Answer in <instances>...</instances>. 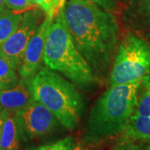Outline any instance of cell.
<instances>
[{"mask_svg": "<svg viewBox=\"0 0 150 150\" xmlns=\"http://www.w3.org/2000/svg\"><path fill=\"white\" fill-rule=\"evenodd\" d=\"M61 8L76 48L93 70L104 73L118 46L116 18L87 0H68Z\"/></svg>", "mask_w": 150, "mask_h": 150, "instance_id": "6da1fadb", "label": "cell"}, {"mask_svg": "<svg viewBox=\"0 0 150 150\" xmlns=\"http://www.w3.org/2000/svg\"><path fill=\"white\" fill-rule=\"evenodd\" d=\"M140 83L110 87L93 106L85 127L83 142L97 144L122 134L138 104Z\"/></svg>", "mask_w": 150, "mask_h": 150, "instance_id": "7a4b0ae2", "label": "cell"}, {"mask_svg": "<svg viewBox=\"0 0 150 150\" xmlns=\"http://www.w3.org/2000/svg\"><path fill=\"white\" fill-rule=\"evenodd\" d=\"M61 8L47 36L43 52L44 64L81 88L89 87L95 82L93 70L76 48Z\"/></svg>", "mask_w": 150, "mask_h": 150, "instance_id": "3957f363", "label": "cell"}, {"mask_svg": "<svg viewBox=\"0 0 150 150\" xmlns=\"http://www.w3.org/2000/svg\"><path fill=\"white\" fill-rule=\"evenodd\" d=\"M33 98L48 108L69 130L80 120L83 100L75 86L54 70L43 67L31 79Z\"/></svg>", "mask_w": 150, "mask_h": 150, "instance_id": "277c9868", "label": "cell"}, {"mask_svg": "<svg viewBox=\"0 0 150 150\" xmlns=\"http://www.w3.org/2000/svg\"><path fill=\"white\" fill-rule=\"evenodd\" d=\"M150 70V45L129 34L118 46L110 74V86L141 83Z\"/></svg>", "mask_w": 150, "mask_h": 150, "instance_id": "5b68a950", "label": "cell"}, {"mask_svg": "<svg viewBox=\"0 0 150 150\" xmlns=\"http://www.w3.org/2000/svg\"><path fill=\"white\" fill-rule=\"evenodd\" d=\"M43 13H45L38 8L23 13L16 30L0 46V56L16 71H18L21 66L28 43L45 18Z\"/></svg>", "mask_w": 150, "mask_h": 150, "instance_id": "8992f818", "label": "cell"}, {"mask_svg": "<svg viewBox=\"0 0 150 150\" xmlns=\"http://www.w3.org/2000/svg\"><path fill=\"white\" fill-rule=\"evenodd\" d=\"M21 138L32 139L50 134L59 121L41 103L33 99L26 107L15 112Z\"/></svg>", "mask_w": 150, "mask_h": 150, "instance_id": "52a82bcc", "label": "cell"}, {"mask_svg": "<svg viewBox=\"0 0 150 150\" xmlns=\"http://www.w3.org/2000/svg\"><path fill=\"white\" fill-rule=\"evenodd\" d=\"M55 16L56 15L46 14L37 32L28 43L21 66L18 69L20 79H32L33 77L41 69L46 39Z\"/></svg>", "mask_w": 150, "mask_h": 150, "instance_id": "ba28073f", "label": "cell"}, {"mask_svg": "<svg viewBox=\"0 0 150 150\" xmlns=\"http://www.w3.org/2000/svg\"><path fill=\"white\" fill-rule=\"evenodd\" d=\"M33 99L31 79H20L14 87L0 90V106L9 112L21 110Z\"/></svg>", "mask_w": 150, "mask_h": 150, "instance_id": "9c48e42d", "label": "cell"}, {"mask_svg": "<svg viewBox=\"0 0 150 150\" xmlns=\"http://www.w3.org/2000/svg\"><path fill=\"white\" fill-rule=\"evenodd\" d=\"M20 139L21 134L15 112L7 110L4 127L0 135V150H18Z\"/></svg>", "mask_w": 150, "mask_h": 150, "instance_id": "30bf717a", "label": "cell"}, {"mask_svg": "<svg viewBox=\"0 0 150 150\" xmlns=\"http://www.w3.org/2000/svg\"><path fill=\"white\" fill-rule=\"evenodd\" d=\"M122 134L127 139H150V116L133 114Z\"/></svg>", "mask_w": 150, "mask_h": 150, "instance_id": "8fae6325", "label": "cell"}, {"mask_svg": "<svg viewBox=\"0 0 150 150\" xmlns=\"http://www.w3.org/2000/svg\"><path fill=\"white\" fill-rule=\"evenodd\" d=\"M23 13H16L8 8L0 13V46L16 30Z\"/></svg>", "mask_w": 150, "mask_h": 150, "instance_id": "7c38bea8", "label": "cell"}, {"mask_svg": "<svg viewBox=\"0 0 150 150\" xmlns=\"http://www.w3.org/2000/svg\"><path fill=\"white\" fill-rule=\"evenodd\" d=\"M19 80L16 70L6 59L0 56V90L14 87Z\"/></svg>", "mask_w": 150, "mask_h": 150, "instance_id": "4fadbf2b", "label": "cell"}, {"mask_svg": "<svg viewBox=\"0 0 150 150\" xmlns=\"http://www.w3.org/2000/svg\"><path fill=\"white\" fill-rule=\"evenodd\" d=\"M5 6L16 13H23L28 10L38 8L32 0H4Z\"/></svg>", "mask_w": 150, "mask_h": 150, "instance_id": "5bb4252c", "label": "cell"}, {"mask_svg": "<svg viewBox=\"0 0 150 150\" xmlns=\"http://www.w3.org/2000/svg\"><path fill=\"white\" fill-rule=\"evenodd\" d=\"M36 5L45 13V14L56 15L64 4V0H32Z\"/></svg>", "mask_w": 150, "mask_h": 150, "instance_id": "9a60e30c", "label": "cell"}, {"mask_svg": "<svg viewBox=\"0 0 150 150\" xmlns=\"http://www.w3.org/2000/svg\"><path fill=\"white\" fill-rule=\"evenodd\" d=\"M74 142L71 137H68L63 139L59 140L54 144L43 145L34 150H73Z\"/></svg>", "mask_w": 150, "mask_h": 150, "instance_id": "2e32d148", "label": "cell"}, {"mask_svg": "<svg viewBox=\"0 0 150 150\" xmlns=\"http://www.w3.org/2000/svg\"><path fill=\"white\" fill-rule=\"evenodd\" d=\"M133 114L135 115H144V116H150V90L145 93L141 97L139 102H138L137 107Z\"/></svg>", "mask_w": 150, "mask_h": 150, "instance_id": "e0dca14e", "label": "cell"}, {"mask_svg": "<svg viewBox=\"0 0 150 150\" xmlns=\"http://www.w3.org/2000/svg\"><path fill=\"white\" fill-rule=\"evenodd\" d=\"M98 8H102L103 10L112 13L117 10L118 6L122 3L123 0H87Z\"/></svg>", "mask_w": 150, "mask_h": 150, "instance_id": "ac0fdd59", "label": "cell"}, {"mask_svg": "<svg viewBox=\"0 0 150 150\" xmlns=\"http://www.w3.org/2000/svg\"><path fill=\"white\" fill-rule=\"evenodd\" d=\"M112 150H140V147L139 145L134 144L132 143H127L119 145Z\"/></svg>", "mask_w": 150, "mask_h": 150, "instance_id": "d6986e66", "label": "cell"}, {"mask_svg": "<svg viewBox=\"0 0 150 150\" xmlns=\"http://www.w3.org/2000/svg\"><path fill=\"white\" fill-rule=\"evenodd\" d=\"M6 112H7L6 109H1L0 110V135H1V133H2L4 123V120H5Z\"/></svg>", "mask_w": 150, "mask_h": 150, "instance_id": "ffe728a7", "label": "cell"}, {"mask_svg": "<svg viewBox=\"0 0 150 150\" xmlns=\"http://www.w3.org/2000/svg\"><path fill=\"white\" fill-rule=\"evenodd\" d=\"M5 3H4V0H0V13L3 12V11L6 9L5 8Z\"/></svg>", "mask_w": 150, "mask_h": 150, "instance_id": "44dd1931", "label": "cell"}, {"mask_svg": "<svg viewBox=\"0 0 150 150\" xmlns=\"http://www.w3.org/2000/svg\"><path fill=\"white\" fill-rule=\"evenodd\" d=\"M144 82H145V85H146V87L148 88V89H149L150 90V77H147V78H145Z\"/></svg>", "mask_w": 150, "mask_h": 150, "instance_id": "7402d4cb", "label": "cell"}, {"mask_svg": "<svg viewBox=\"0 0 150 150\" xmlns=\"http://www.w3.org/2000/svg\"><path fill=\"white\" fill-rule=\"evenodd\" d=\"M73 150H86V149H82L80 147H76L75 149H74Z\"/></svg>", "mask_w": 150, "mask_h": 150, "instance_id": "603a6c76", "label": "cell"}, {"mask_svg": "<svg viewBox=\"0 0 150 150\" xmlns=\"http://www.w3.org/2000/svg\"><path fill=\"white\" fill-rule=\"evenodd\" d=\"M144 150H150V145H149V146H148V147H147V148H146Z\"/></svg>", "mask_w": 150, "mask_h": 150, "instance_id": "cb8c5ba5", "label": "cell"}, {"mask_svg": "<svg viewBox=\"0 0 150 150\" xmlns=\"http://www.w3.org/2000/svg\"><path fill=\"white\" fill-rule=\"evenodd\" d=\"M1 109H2V108H1V106H0V110H1Z\"/></svg>", "mask_w": 150, "mask_h": 150, "instance_id": "d4e9b609", "label": "cell"}, {"mask_svg": "<svg viewBox=\"0 0 150 150\" xmlns=\"http://www.w3.org/2000/svg\"><path fill=\"white\" fill-rule=\"evenodd\" d=\"M149 4H150V0H149Z\"/></svg>", "mask_w": 150, "mask_h": 150, "instance_id": "484cf974", "label": "cell"}]
</instances>
